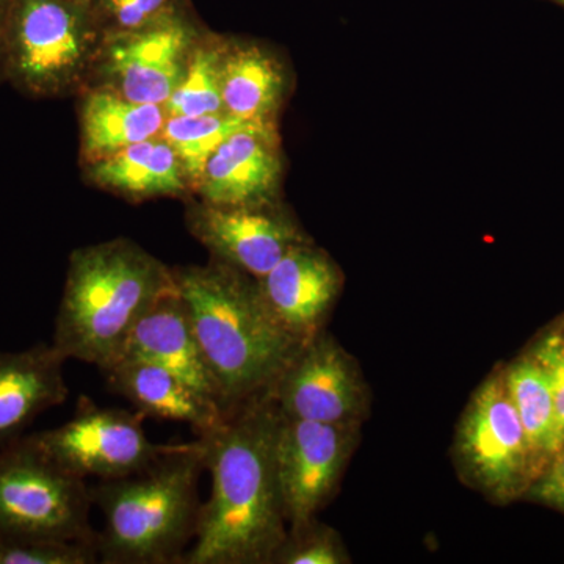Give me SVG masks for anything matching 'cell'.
Returning a JSON list of instances; mask_svg holds the SVG:
<instances>
[{
    "mask_svg": "<svg viewBox=\"0 0 564 564\" xmlns=\"http://www.w3.org/2000/svg\"><path fill=\"white\" fill-rule=\"evenodd\" d=\"M547 329H551L552 333L558 334V336L564 339V314L560 315L558 318H555V321L547 326Z\"/></svg>",
    "mask_w": 564,
    "mask_h": 564,
    "instance_id": "30",
    "label": "cell"
},
{
    "mask_svg": "<svg viewBox=\"0 0 564 564\" xmlns=\"http://www.w3.org/2000/svg\"><path fill=\"white\" fill-rule=\"evenodd\" d=\"M252 124L258 122L232 117L226 111L198 115V117H169L161 135L176 152L193 193L212 154L232 133Z\"/></svg>",
    "mask_w": 564,
    "mask_h": 564,
    "instance_id": "23",
    "label": "cell"
},
{
    "mask_svg": "<svg viewBox=\"0 0 564 564\" xmlns=\"http://www.w3.org/2000/svg\"><path fill=\"white\" fill-rule=\"evenodd\" d=\"M503 370L516 411L521 417L538 462L544 467L558 448L551 386L540 364L525 350L514 361L505 364Z\"/></svg>",
    "mask_w": 564,
    "mask_h": 564,
    "instance_id": "21",
    "label": "cell"
},
{
    "mask_svg": "<svg viewBox=\"0 0 564 564\" xmlns=\"http://www.w3.org/2000/svg\"><path fill=\"white\" fill-rule=\"evenodd\" d=\"M284 158L276 122H258L232 133L212 154L193 196L225 207L281 203Z\"/></svg>",
    "mask_w": 564,
    "mask_h": 564,
    "instance_id": "13",
    "label": "cell"
},
{
    "mask_svg": "<svg viewBox=\"0 0 564 564\" xmlns=\"http://www.w3.org/2000/svg\"><path fill=\"white\" fill-rule=\"evenodd\" d=\"M272 397L282 417L333 425H361L370 406L358 362L326 332L303 345Z\"/></svg>",
    "mask_w": 564,
    "mask_h": 564,
    "instance_id": "11",
    "label": "cell"
},
{
    "mask_svg": "<svg viewBox=\"0 0 564 564\" xmlns=\"http://www.w3.org/2000/svg\"><path fill=\"white\" fill-rule=\"evenodd\" d=\"M206 29L191 3L150 28L104 36L88 87L107 88L133 102L165 106Z\"/></svg>",
    "mask_w": 564,
    "mask_h": 564,
    "instance_id": "9",
    "label": "cell"
},
{
    "mask_svg": "<svg viewBox=\"0 0 564 564\" xmlns=\"http://www.w3.org/2000/svg\"><path fill=\"white\" fill-rule=\"evenodd\" d=\"M204 470L206 448L196 437L140 473L90 486L106 519L96 534L99 563L181 564L198 530Z\"/></svg>",
    "mask_w": 564,
    "mask_h": 564,
    "instance_id": "4",
    "label": "cell"
},
{
    "mask_svg": "<svg viewBox=\"0 0 564 564\" xmlns=\"http://www.w3.org/2000/svg\"><path fill=\"white\" fill-rule=\"evenodd\" d=\"M77 2H87V3H90V0H77Z\"/></svg>",
    "mask_w": 564,
    "mask_h": 564,
    "instance_id": "32",
    "label": "cell"
},
{
    "mask_svg": "<svg viewBox=\"0 0 564 564\" xmlns=\"http://www.w3.org/2000/svg\"><path fill=\"white\" fill-rule=\"evenodd\" d=\"M525 351L540 364L551 386L555 406L556 440H558V447H562L564 444V339L551 329L544 328L534 337Z\"/></svg>",
    "mask_w": 564,
    "mask_h": 564,
    "instance_id": "27",
    "label": "cell"
},
{
    "mask_svg": "<svg viewBox=\"0 0 564 564\" xmlns=\"http://www.w3.org/2000/svg\"><path fill=\"white\" fill-rule=\"evenodd\" d=\"M102 40L90 3L11 0L6 82L32 99L77 96L88 87Z\"/></svg>",
    "mask_w": 564,
    "mask_h": 564,
    "instance_id": "5",
    "label": "cell"
},
{
    "mask_svg": "<svg viewBox=\"0 0 564 564\" xmlns=\"http://www.w3.org/2000/svg\"><path fill=\"white\" fill-rule=\"evenodd\" d=\"M87 480L40 454L28 440L0 451V532L95 541Z\"/></svg>",
    "mask_w": 564,
    "mask_h": 564,
    "instance_id": "7",
    "label": "cell"
},
{
    "mask_svg": "<svg viewBox=\"0 0 564 564\" xmlns=\"http://www.w3.org/2000/svg\"><path fill=\"white\" fill-rule=\"evenodd\" d=\"M174 288L173 267L131 239L77 248L69 254L52 344L66 359L107 369L133 326Z\"/></svg>",
    "mask_w": 564,
    "mask_h": 564,
    "instance_id": "3",
    "label": "cell"
},
{
    "mask_svg": "<svg viewBox=\"0 0 564 564\" xmlns=\"http://www.w3.org/2000/svg\"><path fill=\"white\" fill-rule=\"evenodd\" d=\"M101 373L107 389L128 400L144 417L187 423L196 436L220 425L225 419L220 404L155 364L118 359Z\"/></svg>",
    "mask_w": 564,
    "mask_h": 564,
    "instance_id": "17",
    "label": "cell"
},
{
    "mask_svg": "<svg viewBox=\"0 0 564 564\" xmlns=\"http://www.w3.org/2000/svg\"><path fill=\"white\" fill-rule=\"evenodd\" d=\"M547 2L555 3V6L562 7L564 10V0H547Z\"/></svg>",
    "mask_w": 564,
    "mask_h": 564,
    "instance_id": "31",
    "label": "cell"
},
{
    "mask_svg": "<svg viewBox=\"0 0 564 564\" xmlns=\"http://www.w3.org/2000/svg\"><path fill=\"white\" fill-rule=\"evenodd\" d=\"M95 541L58 540L0 532V564H95Z\"/></svg>",
    "mask_w": 564,
    "mask_h": 564,
    "instance_id": "24",
    "label": "cell"
},
{
    "mask_svg": "<svg viewBox=\"0 0 564 564\" xmlns=\"http://www.w3.org/2000/svg\"><path fill=\"white\" fill-rule=\"evenodd\" d=\"M80 166L88 185L128 203L159 198L185 202L193 196L176 152L162 135Z\"/></svg>",
    "mask_w": 564,
    "mask_h": 564,
    "instance_id": "19",
    "label": "cell"
},
{
    "mask_svg": "<svg viewBox=\"0 0 564 564\" xmlns=\"http://www.w3.org/2000/svg\"><path fill=\"white\" fill-rule=\"evenodd\" d=\"M191 0H90L102 36L121 35L169 20Z\"/></svg>",
    "mask_w": 564,
    "mask_h": 564,
    "instance_id": "25",
    "label": "cell"
},
{
    "mask_svg": "<svg viewBox=\"0 0 564 564\" xmlns=\"http://www.w3.org/2000/svg\"><path fill=\"white\" fill-rule=\"evenodd\" d=\"M259 289L278 322L303 344L325 332L344 288V273L314 240L292 248Z\"/></svg>",
    "mask_w": 564,
    "mask_h": 564,
    "instance_id": "14",
    "label": "cell"
},
{
    "mask_svg": "<svg viewBox=\"0 0 564 564\" xmlns=\"http://www.w3.org/2000/svg\"><path fill=\"white\" fill-rule=\"evenodd\" d=\"M185 226L212 259L256 280L265 276L292 248L313 240L282 203L225 207L192 196L185 199Z\"/></svg>",
    "mask_w": 564,
    "mask_h": 564,
    "instance_id": "12",
    "label": "cell"
},
{
    "mask_svg": "<svg viewBox=\"0 0 564 564\" xmlns=\"http://www.w3.org/2000/svg\"><path fill=\"white\" fill-rule=\"evenodd\" d=\"M124 358L140 359L169 369L193 389L220 404L217 386L204 361L191 315L177 285L158 300L133 326L118 359Z\"/></svg>",
    "mask_w": 564,
    "mask_h": 564,
    "instance_id": "16",
    "label": "cell"
},
{
    "mask_svg": "<svg viewBox=\"0 0 564 564\" xmlns=\"http://www.w3.org/2000/svg\"><path fill=\"white\" fill-rule=\"evenodd\" d=\"M143 421L140 411L102 408L80 397L68 422L25 440L74 477L115 480L140 473L177 445L152 443Z\"/></svg>",
    "mask_w": 564,
    "mask_h": 564,
    "instance_id": "8",
    "label": "cell"
},
{
    "mask_svg": "<svg viewBox=\"0 0 564 564\" xmlns=\"http://www.w3.org/2000/svg\"><path fill=\"white\" fill-rule=\"evenodd\" d=\"M173 273L223 413L272 393L304 344L274 317L258 280L212 258Z\"/></svg>",
    "mask_w": 564,
    "mask_h": 564,
    "instance_id": "2",
    "label": "cell"
},
{
    "mask_svg": "<svg viewBox=\"0 0 564 564\" xmlns=\"http://www.w3.org/2000/svg\"><path fill=\"white\" fill-rule=\"evenodd\" d=\"M529 502L544 505L564 514V444L556 448L524 496Z\"/></svg>",
    "mask_w": 564,
    "mask_h": 564,
    "instance_id": "28",
    "label": "cell"
},
{
    "mask_svg": "<svg viewBox=\"0 0 564 564\" xmlns=\"http://www.w3.org/2000/svg\"><path fill=\"white\" fill-rule=\"evenodd\" d=\"M66 361L54 344L0 351V451L24 437L39 415L66 402Z\"/></svg>",
    "mask_w": 564,
    "mask_h": 564,
    "instance_id": "15",
    "label": "cell"
},
{
    "mask_svg": "<svg viewBox=\"0 0 564 564\" xmlns=\"http://www.w3.org/2000/svg\"><path fill=\"white\" fill-rule=\"evenodd\" d=\"M350 563L336 530L318 524L317 519L289 529L273 564H345Z\"/></svg>",
    "mask_w": 564,
    "mask_h": 564,
    "instance_id": "26",
    "label": "cell"
},
{
    "mask_svg": "<svg viewBox=\"0 0 564 564\" xmlns=\"http://www.w3.org/2000/svg\"><path fill=\"white\" fill-rule=\"evenodd\" d=\"M359 426L281 415L274 455L289 529L313 521L333 499L358 443Z\"/></svg>",
    "mask_w": 564,
    "mask_h": 564,
    "instance_id": "10",
    "label": "cell"
},
{
    "mask_svg": "<svg viewBox=\"0 0 564 564\" xmlns=\"http://www.w3.org/2000/svg\"><path fill=\"white\" fill-rule=\"evenodd\" d=\"M454 456L464 484L497 505L524 500L543 469L508 392L503 366L470 397L456 429Z\"/></svg>",
    "mask_w": 564,
    "mask_h": 564,
    "instance_id": "6",
    "label": "cell"
},
{
    "mask_svg": "<svg viewBox=\"0 0 564 564\" xmlns=\"http://www.w3.org/2000/svg\"><path fill=\"white\" fill-rule=\"evenodd\" d=\"M291 91L289 68L259 40L225 35L221 55L223 109L254 122H276Z\"/></svg>",
    "mask_w": 564,
    "mask_h": 564,
    "instance_id": "18",
    "label": "cell"
},
{
    "mask_svg": "<svg viewBox=\"0 0 564 564\" xmlns=\"http://www.w3.org/2000/svg\"><path fill=\"white\" fill-rule=\"evenodd\" d=\"M11 0H0V84L6 82L7 29Z\"/></svg>",
    "mask_w": 564,
    "mask_h": 564,
    "instance_id": "29",
    "label": "cell"
},
{
    "mask_svg": "<svg viewBox=\"0 0 564 564\" xmlns=\"http://www.w3.org/2000/svg\"><path fill=\"white\" fill-rule=\"evenodd\" d=\"M77 98L80 165L154 139L165 126V107L133 102L107 88L88 87Z\"/></svg>",
    "mask_w": 564,
    "mask_h": 564,
    "instance_id": "20",
    "label": "cell"
},
{
    "mask_svg": "<svg viewBox=\"0 0 564 564\" xmlns=\"http://www.w3.org/2000/svg\"><path fill=\"white\" fill-rule=\"evenodd\" d=\"M280 419L269 393L199 434L212 492L181 564H273L289 532L274 455Z\"/></svg>",
    "mask_w": 564,
    "mask_h": 564,
    "instance_id": "1",
    "label": "cell"
},
{
    "mask_svg": "<svg viewBox=\"0 0 564 564\" xmlns=\"http://www.w3.org/2000/svg\"><path fill=\"white\" fill-rule=\"evenodd\" d=\"M223 46V33L207 28L199 36L180 85L163 106L169 117H198L225 111L221 101Z\"/></svg>",
    "mask_w": 564,
    "mask_h": 564,
    "instance_id": "22",
    "label": "cell"
}]
</instances>
